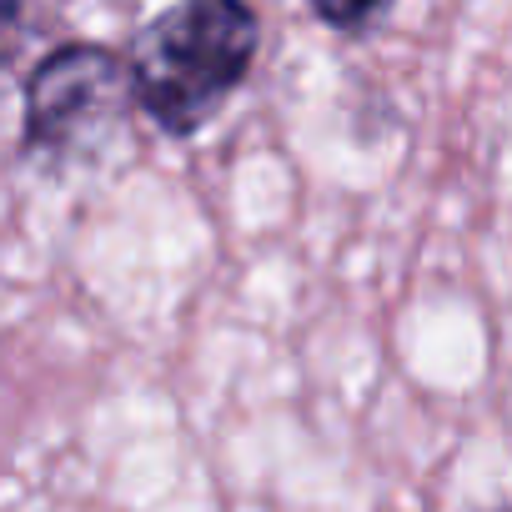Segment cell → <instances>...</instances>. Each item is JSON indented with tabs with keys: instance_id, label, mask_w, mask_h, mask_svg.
I'll use <instances>...</instances> for the list:
<instances>
[{
	"instance_id": "cell-1",
	"label": "cell",
	"mask_w": 512,
	"mask_h": 512,
	"mask_svg": "<svg viewBox=\"0 0 512 512\" xmlns=\"http://www.w3.org/2000/svg\"><path fill=\"white\" fill-rule=\"evenodd\" d=\"M262 51V16L246 0H176L131 41L141 111L166 136H196L221 116Z\"/></svg>"
},
{
	"instance_id": "cell-3",
	"label": "cell",
	"mask_w": 512,
	"mask_h": 512,
	"mask_svg": "<svg viewBox=\"0 0 512 512\" xmlns=\"http://www.w3.org/2000/svg\"><path fill=\"white\" fill-rule=\"evenodd\" d=\"M397 0H312V16L342 36H372L387 16H392Z\"/></svg>"
},
{
	"instance_id": "cell-2",
	"label": "cell",
	"mask_w": 512,
	"mask_h": 512,
	"mask_svg": "<svg viewBox=\"0 0 512 512\" xmlns=\"http://www.w3.org/2000/svg\"><path fill=\"white\" fill-rule=\"evenodd\" d=\"M136 101L131 61L91 41L56 46L26 76L21 151L46 166H86L126 136Z\"/></svg>"
}]
</instances>
